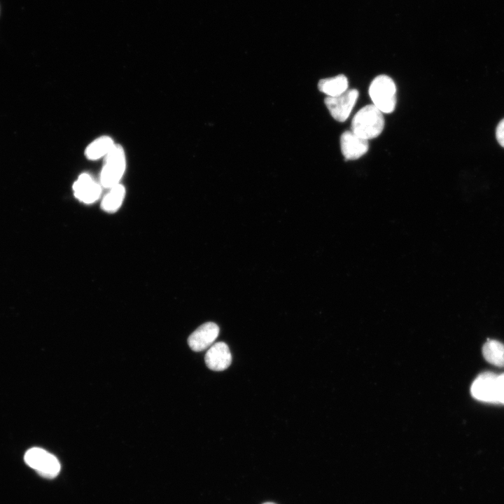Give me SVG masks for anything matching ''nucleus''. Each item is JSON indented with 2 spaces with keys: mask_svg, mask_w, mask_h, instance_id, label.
Wrapping results in <instances>:
<instances>
[{
  "mask_svg": "<svg viewBox=\"0 0 504 504\" xmlns=\"http://www.w3.org/2000/svg\"><path fill=\"white\" fill-rule=\"evenodd\" d=\"M499 404L504 405V373L498 374Z\"/></svg>",
  "mask_w": 504,
  "mask_h": 504,
  "instance_id": "nucleus-16",
  "label": "nucleus"
},
{
  "mask_svg": "<svg viewBox=\"0 0 504 504\" xmlns=\"http://www.w3.org/2000/svg\"><path fill=\"white\" fill-rule=\"evenodd\" d=\"M373 104L382 113L394 111L396 104V88L393 79L386 75L374 78L369 88Z\"/></svg>",
  "mask_w": 504,
  "mask_h": 504,
  "instance_id": "nucleus-2",
  "label": "nucleus"
},
{
  "mask_svg": "<svg viewBox=\"0 0 504 504\" xmlns=\"http://www.w3.org/2000/svg\"><path fill=\"white\" fill-rule=\"evenodd\" d=\"M206 366L214 371H223L231 364L232 355L228 346L223 342L213 344L205 354Z\"/></svg>",
  "mask_w": 504,
  "mask_h": 504,
  "instance_id": "nucleus-9",
  "label": "nucleus"
},
{
  "mask_svg": "<svg viewBox=\"0 0 504 504\" xmlns=\"http://www.w3.org/2000/svg\"><path fill=\"white\" fill-rule=\"evenodd\" d=\"M482 354L489 363L504 367V344L500 342L488 340L483 345Z\"/></svg>",
  "mask_w": 504,
  "mask_h": 504,
  "instance_id": "nucleus-12",
  "label": "nucleus"
},
{
  "mask_svg": "<svg viewBox=\"0 0 504 504\" xmlns=\"http://www.w3.org/2000/svg\"><path fill=\"white\" fill-rule=\"evenodd\" d=\"M496 137L498 144L504 148V118L498 122L496 127Z\"/></svg>",
  "mask_w": 504,
  "mask_h": 504,
  "instance_id": "nucleus-15",
  "label": "nucleus"
},
{
  "mask_svg": "<svg viewBox=\"0 0 504 504\" xmlns=\"http://www.w3.org/2000/svg\"><path fill=\"white\" fill-rule=\"evenodd\" d=\"M470 392L479 401L499 404L498 374L491 372H482L472 382Z\"/></svg>",
  "mask_w": 504,
  "mask_h": 504,
  "instance_id": "nucleus-5",
  "label": "nucleus"
},
{
  "mask_svg": "<svg viewBox=\"0 0 504 504\" xmlns=\"http://www.w3.org/2000/svg\"><path fill=\"white\" fill-rule=\"evenodd\" d=\"M384 119L382 112L374 104L360 108L351 122V132L367 140L376 138L382 132Z\"/></svg>",
  "mask_w": 504,
  "mask_h": 504,
  "instance_id": "nucleus-1",
  "label": "nucleus"
},
{
  "mask_svg": "<svg viewBox=\"0 0 504 504\" xmlns=\"http://www.w3.org/2000/svg\"><path fill=\"white\" fill-rule=\"evenodd\" d=\"M358 97L357 90L347 89L338 96L327 97L324 102L332 118L339 122H344L349 118Z\"/></svg>",
  "mask_w": 504,
  "mask_h": 504,
  "instance_id": "nucleus-6",
  "label": "nucleus"
},
{
  "mask_svg": "<svg viewBox=\"0 0 504 504\" xmlns=\"http://www.w3.org/2000/svg\"><path fill=\"white\" fill-rule=\"evenodd\" d=\"M114 144L113 140L109 136H101L87 147L85 150L86 157L90 160H94L106 156Z\"/></svg>",
  "mask_w": 504,
  "mask_h": 504,
  "instance_id": "nucleus-13",
  "label": "nucleus"
},
{
  "mask_svg": "<svg viewBox=\"0 0 504 504\" xmlns=\"http://www.w3.org/2000/svg\"><path fill=\"white\" fill-rule=\"evenodd\" d=\"M263 504H276V503L268 502V503H263Z\"/></svg>",
  "mask_w": 504,
  "mask_h": 504,
  "instance_id": "nucleus-17",
  "label": "nucleus"
},
{
  "mask_svg": "<svg viewBox=\"0 0 504 504\" xmlns=\"http://www.w3.org/2000/svg\"><path fill=\"white\" fill-rule=\"evenodd\" d=\"M318 90L327 97H336L344 92L348 88L347 78L342 74L321 79L318 84Z\"/></svg>",
  "mask_w": 504,
  "mask_h": 504,
  "instance_id": "nucleus-11",
  "label": "nucleus"
},
{
  "mask_svg": "<svg viewBox=\"0 0 504 504\" xmlns=\"http://www.w3.org/2000/svg\"><path fill=\"white\" fill-rule=\"evenodd\" d=\"M125 169V156L121 146L114 144L106 155L100 181L103 187L111 188L118 184Z\"/></svg>",
  "mask_w": 504,
  "mask_h": 504,
  "instance_id": "nucleus-3",
  "label": "nucleus"
},
{
  "mask_svg": "<svg viewBox=\"0 0 504 504\" xmlns=\"http://www.w3.org/2000/svg\"><path fill=\"white\" fill-rule=\"evenodd\" d=\"M342 153L346 160H356L367 153L369 148L368 140L363 139L351 131H346L340 137Z\"/></svg>",
  "mask_w": 504,
  "mask_h": 504,
  "instance_id": "nucleus-8",
  "label": "nucleus"
},
{
  "mask_svg": "<svg viewBox=\"0 0 504 504\" xmlns=\"http://www.w3.org/2000/svg\"><path fill=\"white\" fill-rule=\"evenodd\" d=\"M219 334L218 326L213 322H206L197 328L188 337V343L194 351L209 348Z\"/></svg>",
  "mask_w": 504,
  "mask_h": 504,
  "instance_id": "nucleus-7",
  "label": "nucleus"
},
{
  "mask_svg": "<svg viewBox=\"0 0 504 504\" xmlns=\"http://www.w3.org/2000/svg\"><path fill=\"white\" fill-rule=\"evenodd\" d=\"M74 195L80 201L90 204L96 201L101 194V186L90 175L80 174L73 185Z\"/></svg>",
  "mask_w": 504,
  "mask_h": 504,
  "instance_id": "nucleus-10",
  "label": "nucleus"
},
{
  "mask_svg": "<svg viewBox=\"0 0 504 504\" xmlns=\"http://www.w3.org/2000/svg\"><path fill=\"white\" fill-rule=\"evenodd\" d=\"M125 194V188L121 184L113 186L102 200V208L108 212L115 211L121 205Z\"/></svg>",
  "mask_w": 504,
  "mask_h": 504,
  "instance_id": "nucleus-14",
  "label": "nucleus"
},
{
  "mask_svg": "<svg viewBox=\"0 0 504 504\" xmlns=\"http://www.w3.org/2000/svg\"><path fill=\"white\" fill-rule=\"evenodd\" d=\"M26 464L45 478L52 479L60 471L57 458L46 450L39 447L28 449L24 456Z\"/></svg>",
  "mask_w": 504,
  "mask_h": 504,
  "instance_id": "nucleus-4",
  "label": "nucleus"
}]
</instances>
